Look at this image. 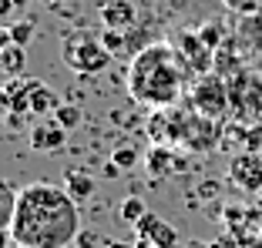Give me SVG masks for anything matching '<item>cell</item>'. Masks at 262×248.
Returning a JSON list of instances; mask_svg holds the SVG:
<instances>
[{"label":"cell","mask_w":262,"mask_h":248,"mask_svg":"<svg viewBox=\"0 0 262 248\" xmlns=\"http://www.w3.org/2000/svg\"><path fill=\"white\" fill-rule=\"evenodd\" d=\"M171 161H175V158H171V151L165 144H155L151 151L145 155V168H148V175H151V178L168 175V171H171Z\"/></svg>","instance_id":"obj_14"},{"label":"cell","mask_w":262,"mask_h":248,"mask_svg":"<svg viewBox=\"0 0 262 248\" xmlns=\"http://www.w3.org/2000/svg\"><path fill=\"white\" fill-rule=\"evenodd\" d=\"M229 81V97H232V114L239 117V121L252 124L259 121L262 114V74L249 67H239Z\"/></svg>","instance_id":"obj_5"},{"label":"cell","mask_w":262,"mask_h":248,"mask_svg":"<svg viewBox=\"0 0 262 248\" xmlns=\"http://www.w3.org/2000/svg\"><path fill=\"white\" fill-rule=\"evenodd\" d=\"M34 34H37V20H17V23H10V40H14L17 47H27L34 40Z\"/></svg>","instance_id":"obj_20"},{"label":"cell","mask_w":262,"mask_h":248,"mask_svg":"<svg viewBox=\"0 0 262 248\" xmlns=\"http://www.w3.org/2000/svg\"><path fill=\"white\" fill-rule=\"evenodd\" d=\"M175 47H178V54H182V61H185L188 74H192L195 81L215 70V51L205 47V40L199 37V31H192V34L182 31V34H178V40H175Z\"/></svg>","instance_id":"obj_7"},{"label":"cell","mask_w":262,"mask_h":248,"mask_svg":"<svg viewBox=\"0 0 262 248\" xmlns=\"http://www.w3.org/2000/svg\"><path fill=\"white\" fill-rule=\"evenodd\" d=\"M128 94L131 101L151 111H168L182 101L188 84H195L175 44H148L128 64Z\"/></svg>","instance_id":"obj_2"},{"label":"cell","mask_w":262,"mask_h":248,"mask_svg":"<svg viewBox=\"0 0 262 248\" xmlns=\"http://www.w3.org/2000/svg\"><path fill=\"white\" fill-rule=\"evenodd\" d=\"M199 37L205 40V47H212L219 54V47H222V40H225V23L222 20H205L199 27Z\"/></svg>","instance_id":"obj_19"},{"label":"cell","mask_w":262,"mask_h":248,"mask_svg":"<svg viewBox=\"0 0 262 248\" xmlns=\"http://www.w3.org/2000/svg\"><path fill=\"white\" fill-rule=\"evenodd\" d=\"M27 141H31L34 151H57L68 141V131H64L61 124H37V128H31Z\"/></svg>","instance_id":"obj_12"},{"label":"cell","mask_w":262,"mask_h":248,"mask_svg":"<svg viewBox=\"0 0 262 248\" xmlns=\"http://www.w3.org/2000/svg\"><path fill=\"white\" fill-rule=\"evenodd\" d=\"M64 185H68V191L74 194L77 202H84V198H91V194H94V181L88 178V175H77V171H68Z\"/></svg>","instance_id":"obj_18"},{"label":"cell","mask_w":262,"mask_h":248,"mask_svg":"<svg viewBox=\"0 0 262 248\" xmlns=\"http://www.w3.org/2000/svg\"><path fill=\"white\" fill-rule=\"evenodd\" d=\"M222 7L232 10L235 17H255L262 14V0H222Z\"/></svg>","instance_id":"obj_21"},{"label":"cell","mask_w":262,"mask_h":248,"mask_svg":"<svg viewBox=\"0 0 262 248\" xmlns=\"http://www.w3.org/2000/svg\"><path fill=\"white\" fill-rule=\"evenodd\" d=\"M171 124H175V141L192 151H212L222 138V121H212L195 108H171Z\"/></svg>","instance_id":"obj_4"},{"label":"cell","mask_w":262,"mask_h":248,"mask_svg":"<svg viewBox=\"0 0 262 248\" xmlns=\"http://www.w3.org/2000/svg\"><path fill=\"white\" fill-rule=\"evenodd\" d=\"M61 57L74 74H81V78L101 74V70L115 61V57L108 54V47L101 44V37H94V34H88V31H71L61 44Z\"/></svg>","instance_id":"obj_3"},{"label":"cell","mask_w":262,"mask_h":248,"mask_svg":"<svg viewBox=\"0 0 262 248\" xmlns=\"http://www.w3.org/2000/svg\"><path fill=\"white\" fill-rule=\"evenodd\" d=\"M111 161H115L121 171H131L135 164H141V158H138V151H135V147H118L115 155H111Z\"/></svg>","instance_id":"obj_24"},{"label":"cell","mask_w":262,"mask_h":248,"mask_svg":"<svg viewBox=\"0 0 262 248\" xmlns=\"http://www.w3.org/2000/svg\"><path fill=\"white\" fill-rule=\"evenodd\" d=\"M0 67L7 78H20L24 67H27V47H17V44H7L0 51Z\"/></svg>","instance_id":"obj_13"},{"label":"cell","mask_w":262,"mask_h":248,"mask_svg":"<svg viewBox=\"0 0 262 248\" xmlns=\"http://www.w3.org/2000/svg\"><path fill=\"white\" fill-rule=\"evenodd\" d=\"M24 4H27V0H4V4H0V14H10L14 7H24Z\"/></svg>","instance_id":"obj_25"},{"label":"cell","mask_w":262,"mask_h":248,"mask_svg":"<svg viewBox=\"0 0 262 248\" xmlns=\"http://www.w3.org/2000/svg\"><path fill=\"white\" fill-rule=\"evenodd\" d=\"M135 248H158V245H151V241H145V238H138V241H135Z\"/></svg>","instance_id":"obj_27"},{"label":"cell","mask_w":262,"mask_h":248,"mask_svg":"<svg viewBox=\"0 0 262 248\" xmlns=\"http://www.w3.org/2000/svg\"><path fill=\"white\" fill-rule=\"evenodd\" d=\"M7 235L17 248H71L81 238L77 198L54 181L24 185L17 191V208Z\"/></svg>","instance_id":"obj_1"},{"label":"cell","mask_w":262,"mask_h":248,"mask_svg":"<svg viewBox=\"0 0 262 248\" xmlns=\"http://www.w3.org/2000/svg\"><path fill=\"white\" fill-rule=\"evenodd\" d=\"M145 215H148V208H145V202H141V198H135V194H131V198H124V205H121V218L128 221V225H138Z\"/></svg>","instance_id":"obj_22"},{"label":"cell","mask_w":262,"mask_h":248,"mask_svg":"<svg viewBox=\"0 0 262 248\" xmlns=\"http://www.w3.org/2000/svg\"><path fill=\"white\" fill-rule=\"evenodd\" d=\"M101 44L108 47L111 57H131L128 54V31H111V27H104V31H101Z\"/></svg>","instance_id":"obj_17"},{"label":"cell","mask_w":262,"mask_h":248,"mask_svg":"<svg viewBox=\"0 0 262 248\" xmlns=\"http://www.w3.org/2000/svg\"><path fill=\"white\" fill-rule=\"evenodd\" d=\"M98 17L111 31H131L138 20V7H135V0H101Z\"/></svg>","instance_id":"obj_10"},{"label":"cell","mask_w":262,"mask_h":248,"mask_svg":"<svg viewBox=\"0 0 262 248\" xmlns=\"http://www.w3.org/2000/svg\"><path fill=\"white\" fill-rule=\"evenodd\" d=\"M104 175H108V178H118V175H121V168L111 161V164H104Z\"/></svg>","instance_id":"obj_26"},{"label":"cell","mask_w":262,"mask_h":248,"mask_svg":"<svg viewBox=\"0 0 262 248\" xmlns=\"http://www.w3.org/2000/svg\"><path fill=\"white\" fill-rule=\"evenodd\" d=\"M40 81L37 78H10L4 94H0V104L10 111V114H31V94Z\"/></svg>","instance_id":"obj_9"},{"label":"cell","mask_w":262,"mask_h":248,"mask_svg":"<svg viewBox=\"0 0 262 248\" xmlns=\"http://www.w3.org/2000/svg\"><path fill=\"white\" fill-rule=\"evenodd\" d=\"M57 124H61L64 131H71V128H77L81 124V108H74V104H61V108L54 111Z\"/></svg>","instance_id":"obj_23"},{"label":"cell","mask_w":262,"mask_h":248,"mask_svg":"<svg viewBox=\"0 0 262 248\" xmlns=\"http://www.w3.org/2000/svg\"><path fill=\"white\" fill-rule=\"evenodd\" d=\"M61 108V101H57V94L51 91L47 84H37L31 94V114H54V111Z\"/></svg>","instance_id":"obj_15"},{"label":"cell","mask_w":262,"mask_h":248,"mask_svg":"<svg viewBox=\"0 0 262 248\" xmlns=\"http://www.w3.org/2000/svg\"><path fill=\"white\" fill-rule=\"evenodd\" d=\"M192 108L212 121H225L232 114V97H229V81L222 74H205L192 84Z\"/></svg>","instance_id":"obj_6"},{"label":"cell","mask_w":262,"mask_h":248,"mask_svg":"<svg viewBox=\"0 0 262 248\" xmlns=\"http://www.w3.org/2000/svg\"><path fill=\"white\" fill-rule=\"evenodd\" d=\"M229 178L242 191H262V155H255V151L235 155L229 164Z\"/></svg>","instance_id":"obj_8"},{"label":"cell","mask_w":262,"mask_h":248,"mask_svg":"<svg viewBox=\"0 0 262 248\" xmlns=\"http://www.w3.org/2000/svg\"><path fill=\"white\" fill-rule=\"evenodd\" d=\"M239 40H242L246 47H252V51H259V54H262V14H255V17H242Z\"/></svg>","instance_id":"obj_16"},{"label":"cell","mask_w":262,"mask_h":248,"mask_svg":"<svg viewBox=\"0 0 262 248\" xmlns=\"http://www.w3.org/2000/svg\"><path fill=\"white\" fill-rule=\"evenodd\" d=\"M47 7H57V4H64V0H44Z\"/></svg>","instance_id":"obj_28"},{"label":"cell","mask_w":262,"mask_h":248,"mask_svg":"<svg viewBox=\"0 0 262 248\" xmlns=\"http://www.w3.org/2000/svg\"><path fill=\"white\" fill-rule=\"evenodd\" d=\"M192 248H205V245H192Z\"/></svg>","instance_id":"obj_29"},{"label":"cell","mask_w":262,"mask_h":248,"mask_svg":"<svg viewBox=\"0 0 262 248\" xmlns=\"http://www.w3.org/2000/svg\"><path fill=\"white\" fill-rule=\"evenodd\" d=\"M135 228H138V238L151 241V245H158V248H175L178 245V232L165 221L162 215H151V211H148Z\"/></svg>","instance_id":"obj_11"}]
</instances>
